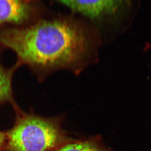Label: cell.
<instances>
[{
	"instance_id": "6da1fadb",
	"label": "cell",
	"mask_w": 151,
	"mask_h": 151,
	"mask_svg": "<svg viewBox=\"0 0 151 151\" xmlns=\"http://www.w3.org/2000/svg\"><path fill=\"white\" fill-rule=\"evenodd\" d=\"M0 44L15 53L19 67L27 65L42 81L55 70L76 68L86 54L89 39L76 22L39 18L25 26L1 27Z\"/></svg>"
},
{
	"instance_id": "7a4b0ae2",
	"label": "cell",
	"mask_w": 151,
	"mask_h": 151,
	"mask_svg": "<svg viewBox=\"0 0 151 151\" xmlns=\"http://www.w3.org/2000/svg\"><path fill=\"white\" fill-rule=\"evenodd\" d=\"M14 123L6 131L5 151H54L72 139L63 129L62 116L45 117L13 106Z\"/></svg>"
},
{
	"instance_id": "3957f363",
	"label": "cell",
	"mask_w": 151,
	"mask_h": 151,
	"mask_svg": "<svg viewBox=\"0 0 151 151\" xmlns=\"http://www.w3.org/2000/svg\"><path fill=\"white\" fill-rule=\"evenodd\" d=\"M39 0H0V28L25 26L39 19Z\"/></svg>"
},
{
	"instance_id": "277c9868",
	"label": "cell",
	"mask_w": 151,
	"mask_h": 151,
	"mask_svg": "<svg viewBox=\"0 0 151 151\" xmlns=\"http://www.w3.org/2000/svg\"><path fill=\"white\" fill-rule=\"evenodd\" d=\"M82 14L98 19L116 12L125 0H56Z\"/></svg>"
},
{
	"instance_id": "5b68a950",
	"label": "cell",
	"mask_w": 151,
	"mask_h": 151,
	"mask_svg": "<svg viewBox=\"0 0 151 151\" xmlns=\"http://www.w3.org/2000/svg\"><path fill=\"white\" fill-rule=\"evenodd\" d=\"M3 47L0 44V106L10 104L13 107L16 105L12 88L13 76L19 68L16 64L10 68H6L1 62V55Z\"/></svg>"
},
{
	"instance_id": "8992f818",
	"label": "cell",
	"mask_w": 151,
	"mask_h": 151,
	"mask_svg": "<svg viewBox=\"0 0 151 151\" xmlns=\"http://www.w3.org/2000/svg\"><path fill=\"white\" fill-rule=\"evenodd\" d=\"M54 151H111L98 137L72 139Z\"/></svg>"
},
{
	"instance_id": "52a82bcc",
	"label": "cell",
	"mask_w": 151,
	"mask_h": 151,
	"mask_svg": "<svg viewBox=\"0 0 151 151\" xmlns=\"http://www.w3.org/2000/svg\"><path fill=\"white\" fill-rule=\"evenodd\" d=\"M7 140L6 131L0 130V151H5Z\"/></svg>"
}]
</instances>
